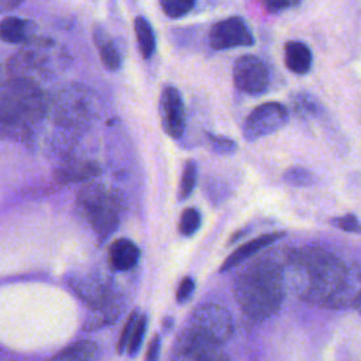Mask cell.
<instances>
[{"label":"cell","instance_id":"1","mask_svg":"<svg viewBox=\"0 0 361 361\" xmlns=\"http://www.w3.org/2000/svg\"><path fill=\"white\" fill-rule=\"evenodd\" d=\"M282 267L286 288L307 303L343 307L354 302L357 293L350 269L324 248L292 250Z\"/></svg>","mask_w":361,"mask_h":361},{"label":"cell","instance_id":"2","mask_svg":"<svg viewBox=\"0 0 361 361\" xmlns=\"http://www.w3.org/2000/svg\"><path fill=\"white\" fill-rule=\"evenodd\" d=\"M285 286L282 264L269 258V255H264L238 274L233 292L241 312L258 322L274 316L279 310Z\"/></svg>","mask_w":361,"mask_h":361},{"label":"cell","instance_id":"3","mask_svg":"<svg viewBox=\"0 0 361 361\" xmlns=\"http://www.w3.org/2000/svg\"><path fill=\"white\" fill-rule=\"evenodd\" d=\"M233 333V320L227 309L204 303L197 306L189 316L183 330L179 333L173 357L180 360H226L220 345Z\"/></svg>","mask_w":361,"mask_h":361},{"label":"cell","instance_id":"4","mask_svg":"<svg viewBox=\"0 0 361 361\" xmlns=\"http://www.w3.org/2000/svg\"><path fill=\"white\" fill-rule=\"evenodd\" d=\"M45 113V99L39 86L27 76H14L1 90V128L11 135L25 134Z\"/></svg>","mask_w":361,"mask_h":361},{"label":"cell","instance_id":"5","mask_svg":"<svg viewBox=\"0 0 361 361\" xmlns=\"http://www.w3.org/2000/svg\"><path fill=\"white\" fill-rule=\"evenodd\" d=\"M82 216L102 237L111 234L118 226L120 206L111 190L100 183H86L78 193Z\"/></svg>","mask_w":361,"mask_h":361},{"label":"cell","instance_id":"6","mask_svg":"<svg viewBox=\"0 0 361 361\" xmlns=\"http://www.w3.org/2000/svg\"><path fill=\"white\" fill-rule=\"evenodd\" d=\"M289 114L283 104L268 102L257 106L245 118L243 135L247 141H255L281 130L288 123Z\"/></svg>","mask_w":361,"mask_h":361},{"label":"cell","instance_id":"7","mask_svg":"<svg viewBox=\"0 0 361 361\" xmlns=\"http://www.w3.org/2000/svg\"><path fill=\"white\" fill-rule=\"evenodd\" d=\"M233 80L240 92L259 96L268 90L269 72L258 56L243 55L234 62Z\"/></svg>","mask_w":361,"mask_h":361},{"label":"cell","instance_id":"8","mask_svg":"<svg viewBox=\"0 0 361 361\" xmlns=\"http://www.w3.org/2000/svg\"><path fill=\"white\" fill-rule=\"evenodd\" d=\"M210 47L220 49H230L237 47H250L254 38L247 24L240 17H230L216 23L209 32Z\"/></svg>","mask_w":361,"mask_h":361},{"label":"cell","instance_id":"9","mask_svg":"<svg viewBox=\"0 0 361 361\" xmlns=\"http://www.w3.org/2000/svg\"><path fill=\"white\" fill-rule=\"evenodd\" d=\"M68 90V89H66ZM62 92L55 103V118L66 126H78L92 120L93 103L85 92Z\"/></svg>","mask_w":361,"mask_h":361},{"label":"cell","instance_id":"10","mask_svg":"<svg viewBox=\"0 0 361 361\" xmlns=\"http://www.w3.org/2000/svg\"><path fill=\"white\" fill-rule=\"evenodd\" d=\"M159 116L164 131L179 138L185 131V104L180 92L173 86H165L159 97Z\"/></svg>","mask_w":361,"mask_h":361},{"label":"cell","instance_id":"11","mask_svg":"<svg viewBox=\"0 0 361 361\" xmlns=\"http://www.w3.org/2000/svg\"><path fill=\"white\" fill-rule=\"evenodd\" d=\"M285 235L283 231H274V233H267L262 234L254 240H250L247 243H244L243 245L237 247L221 264L220 267V272H226L230 271L233 268H235L237 265H240L241 262H244L245 259L251 258L252 255H255L257 252H259L262 248L274 244L275 241H278L279 238H282Z\"/></svg>","mask_w":361,"mask_h":361},{"label":"cell","instance_id":"12","mask_svg":"<svg viewBox=\"0 0 361 361\" xmlns=\"http://www.w3.org/2000/svg\"><path fill=\"white\" fill-rule=\"evenodd\" d=\"M140 259V248L128 238H117L109 248V264L114 271H130Z\"/></svg>","mask_w":361,"mask_h":361},{"label":"cell","instance_id":"13","mask_svg":"<svg viewBox=\"0 0 361 361\" xmlns=\"http://www.w3.org/2000/svg\"><path fill=\"white\" fill-rule=\"evenodd\" d=\"M100 173V166L94 161H73L65 164L55 171V178L62 182H79L90 180Z\"/></svg>","mask_w":361,"mask_h":361},{"label":"cell","instance_id":"14","mask_svg":"<svg viewBox=\"0 0 361 361\" xmlns=\"http://www.w3.org/2000/svg\"><path fill=\"white\" fill-rule=\"evenodd\" d=\"M285 65L286 68L296 73L305 75L312 66V52L309 47L300 41H289L285 45Z\"/></svg>","mask_w":361,"mask_h":361},{"label":"cell","instance_id":"15","mask_svg":"<svg viewBox=\"0 0 361 361\" xmlns=\"http://www.w3.org/2000/svg\"><path fill=\"white\" fill-rule=\"evenodd\" d=\"M94 42L104 68L109 71H118L121 66V56L113 41L106 35L103 30H97L94 32Z\"/></svg>","mask_w":361,"mask_h":361},{"label":"cell","instance_id":"16","mask_svg":"<svg viewBox=\"0 0 361 361\" xmlns=\"http://www.w3.org/2000/svg\"><path fill=\"white\" fill-rule=\"evenodd\" d=\"M30 32L28 21L17 17H6L0 25V35L4 42L18 44L27 39Z\"/></svg>","mask_w":361,"mask_h":361},{"label":"cell","instance_id":"17","mask_svg":"<svg viewBox=\"0 0 361 361\" xmlns=\"http://www.w3.org/2000/svg\"><path fill=\"white\" fill-rule=\"evenodd\" d=\"M134 31L138 42L140 52L144 58H151L152 54L155 52V35L152 31L151 24L144 18V17H137L134 20Z\"/></svg>","mask_w":361,"mask_h":361},{"label":"cell","instance_id":"18","mask_svg":"<svg viewBox=\"0 0 361 361\" xmlns=\"http://www.w3.org/2000/svg\"><path fill=\"white\" fill-rule=\"evenodd\" d=\"M97 355V345L90 340L76 341L65 347L61 353L54 355L55 360L75 361V360H93Z\"/></svg>","mask_w":361,"mask_h":361},{"label":"cell","instance_id":"19","mask_svg":"<svg viewBox=\"0 0 361 361\" xmlns=\"http://www.w3.org/2000/svg\"><path fill=\"white\" fill-rule=\"evenodd\" d=\"M196 180H197V165L195 161L189 159L185 162L182 176H180V183H179V199L180 200H186L193 193Z\"/></svg>","mask_w":361,"mask_h":361},{"label":"cell","instance_id":"20","mask_svg":"<svg viewBox=\"0 0 361 361\" xmlns=\"http://www.w3.org/2000/svg\"><path fill=\"white\" fill-rule=\"evenodd\" d=\"M202 224V214L195 207H188L182 212L179 219V233L185 237L195 234Z\"/></svg>","mask_w":361,"mask_h":361},{"label":"cell","instance_id":"21","mask_svg":"<svg viewBox=\"0 0 361 361\" xmlns=\"http://www.w3.org/2000/svg\"><path fill=\"white\" fill-rule=\"evenodd\" d=\"M159 1L164 13L171 18L183 17L195 6V0H159Z\"/></svg>","mask_w":361,"mask_h":361},{"label":"cell","instance_id":"22","mask_svg":"<svg viewBox=\"0 0 361 361\" xmlns=\"http://www.w3.org/2000/svg\"><path fill=\"white\" fill-rule=\"evenodd\" d=\"M145 331H147V316L145 314H140L138 319H137V323L134 326L133 334L130 337V341L127 344V354L130 357H134L138 353V350H140V347L142 344Z\"/></svg>","mask_w":361,"mask_h":361},{"label":"cell","instance_id":"23","mask_svg":"<svg viewBox=\"0 0 361 361\" xmlns=\"http://www.w3.org/2000/svg\"><path fill=\"white\" fill-rule=\"evenodd\" d=\"M283 179H285L286 183H290V185H295V186H307V185L313 183L314 176L310 171H307L305 168L293 166V168H289L285 172Z\"/></svg>","mask_w":361,"mask_h":361},{"label":"cell","instance_id":"24","mask_svg":"<svg viewBox=\"0 0 361 361\" xmlns=\"http://www.w3.org/2000/svg\"><path fill=\"white\" fill-rule=\"evenodd\" d=\"M138 316H140V313H138V310L135 309V310H133V312L130 313V316L127 317V320H126V323H124V327H123V330H121V333H120L117 345H116L118 354H123L124 351H127V344H128V341H130V337H131V334H133V330H134V326H135V323H137Z\"/></svg>","mask_w":361,"mask_h":361},{"label":"cell","instance_id":"25","mask_svg":"<svg viewBox=\"0 0 361 361\" xmlns=\"http://www.w3.org/2000/svg\"><path fill=\"white\" fill-rule=\"evenodd\" d=\"M207 138L210 141V145H212L213 151L220 154V155H228V154H233L237 149V144L233 140L227 138V137L214 135V134L207 133Z\"/></svg>","mask_w":361,"mask_h":361},{"label":"cell","instance_id":"26","mask_svg":"<svg viewBox=\"0 0 361 361\" xmlns=\"http://www.w3.org/2000/svg\"><path fill=\"white\" fill-rule=\"evenodd\" d=\"M331 224L347 233H361V221L354 214L334 217L331 220Z\"/></svg>","mask_w":361,"mask_h":361},{"label":"cell","instance_id":"27","mask_svg":"<svg viewBox=\"0 0 361 361\" xmlns=\"http://www.w3.org/2000/svg\"><path fill=\"white\" fill-rule=\"evenodd\" d=\"M193 290H195V281L190 276H185L179 282V286L176 289V300L179 303H186L190 299Z\"/></svg>","mask_w":361,"mask_h":361},{"label":"cell","instance_id":"28","mask_svg":"<svg viewBox=\"0 0 361 361\" xmlns=\"http://www.w3.org/2000/svg\"><path fill=\"white\" fill-rule=\"evenodd\" d=\"M159 348H161V338H159V336H154L151 338V341L148 343L145 358L149 361L157 360L159 357Z\"/></svg>","mask_w":361,"mask_h":361},{"label":"cell","instance_id":"29","mask_svg":"<svg viewBox=\"0 0 361 361\" xmlns=\"http://www.w3.org/2000/svg\"><path fill=\"white\" fill-rule=\"evenodd\" d=\"M289 3H290V0H264V4L271 11H279L285 7H288Z\"/></svg>","mask_w":361,"mask_h":361},{"label":"cell","instance_id":"30","mask_svg":"<svg viewBox=\"0 0 361 361\" xmlns=\"http://www.w3.org/2000/svg\"><path fill=\"white\" fill-rule=\"evenodd\" d=\"M353 305H354V307L358 310V313L361 314V290H358V292H357V295H355V298H354Z\"/></svg>","mask_w":361,"mask_h":361},{"label":"cell","instance_id":"31","mask_svg":"<svg viewBox=\"0 0 361 361\" xmlns=\"http://www.w3.org/2000/svg\"><path fill=\"white\" fill-rule=\"evenodd\" d=\"M24 0H4V8H14Z\"/></svg>","mask_w":361,"mask_h":361}]
</instances>
